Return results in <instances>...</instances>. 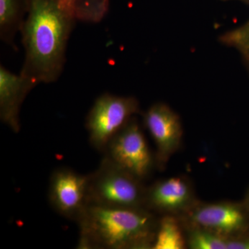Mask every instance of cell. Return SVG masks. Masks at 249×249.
<instances>
[{"mask_svg": "<svg viewBox=\"0 0 249 249\" xmlns=\"http://www.w3.org/2000/svg\"><path fill=\"white\" fill-rule=\"evenodd\" d=\"M242 202H243L244 205H245L246 209H247V213H248L249 215V187L247 191H246L245 197H244Z\"/></svg>", "mask_w": 249, "mask_h": 249, "instance_id": "14", "label": "cell"}, {"mask_svg": "<svg viewBox=\"0 0 249 249\" xmlns=\"http://www.w3.org/2000/svg\"><path fill=\"white\" fill-rule=\"evenodd\" d=\"M159 219L145 208L89 204L76 221L77 249H152Z\"/></svg>", "mask_w": 249, "mask_h": 249, "instance_id": "2", "label": "cell"}, {"mask_svg": "<svg viewBox=\"0 0 249 249\" xmlns=\"http://www.w3.org/2000/svg\"><path fill=\"white\" fill-rule=\"evenodd\" d=\"M188 248L186 231L178 216L165 214L159 219L152 249Z\"/></svg>", "mask_w": 249, "mask_h": 249, "instance_id": "12", "label": "cell"}, {"mask_svg": "<svg viewBox=\"0 0 249 249\" xmlns=\"http://www.w3.org/2000/svg\"><path fill=\"white\" fill-rule=\"evenodd\" d=\"M143 124L155 143L157 168L164 170L182 143L181 119L168 105L156 103L144 113Z\"/></svg>", "mask_w": 249, "mask_h": 249, "instance_id": "8", "label": "cell"}, {"mask_svg": "<svg viewBox=\"0 0 249 249\" xmlns=\"http://www.w3.org/2000/svg\"><path fill=\"white\" fill-rule=\"evenodd\" d=\"M222 1H228V0H222ZM238 1H244V2L249 3V0H238Z\"/></svg>", "mask_w": 249, "mask_h": 249, "instance_id": "15", "label": "cell"}, {"mask_svg": "<svg viewBox=\"0 0 249 249\" xmlns=\"http://www.w3.org/2000/svg\"><path fill=\"white\" fill-rule=\"evenodd\" d=\"M198 201L191 180L185 176H175L147 187L144 206L155 214L180 217Z\"/></svg>", "mask_w": 249, "mask_h": 249, "instance_id": "9", "label": "cell"}, {"mask_svg": "<svg viewBox=\"0 0 249 249\" xmlns=\"http://www.w3.org/2000/svg\"><path fill=\"white\" fill-rule=\"evenodd\" d=\"M37 84L0 66V119L13 132L20 130L19 113L24 100Z\"/></svg>", "mask_w": 249, "mask_h": 249, "instance_id": "10", "label": "cell"}, {"mask_svg": "<svg viewBox=\"0 0 249 249\" xmlns=\"http://www.w3.org/2000/svg\"><path fill=\"white\" fill-rule=\"evenodd\" d=\"M88 181V175L69 168L54 170L48 189V199L52 209L62 217L76 222L89 204Z\"/></svg>", "mask_w": 249, "mask_h": 249, "instance_id": "7", "label": "cell"}, {"mask_svg": "<svg viewBox=\"0 0 249 249\" xmlns=\"http://www.w3.org/2000/svg\"><path fill=\"white\" fill-rule=\"evenodd\" d=\"M28 0H0V37L14 46L15 37L22 29L27 16Z\"/></svg>", "mask_w": 249, "mask_h": 249, "instance_id": "11", "label": "cell"}, {"mask_svg": "<svg viewBox=\"0 0 249 249\" xmlns=\"http://www.w3.org/2000/svg\"><path fill=\"white\" fill-rule=\"evenodd\" d=\"M140 111L134 96L104 93L95 101L86 118L85 127L91 146L103 152L109 142Z\"/></svg>", "mask_w": 249, "mask_h": 249, "instance_id": "4", "label": "cell"}, {"mask_svg": "<svg viewBox=\"0 0 249 249\" xmlns=\"http://www.w3.org/2000/svg\"><path fill=\"white\" fill-rule=\"evenodd\" d=\"M219 42L235 49L249 71V19L239 27L219 36Z\"/></svg>", "mask_w": 249, "mask_h": 249, "instance_id": "13", "label": "cell"}, {"mask_svg": "<svg viewBox=\"0 0 249 249\" xmlns=\"http://www.w3.org/2000/svg\"><path fill=\"white\" fill-rule=\"evenodd\" d=\"M178 217L186 227L198 228L224 237H237L249 233V215L242 201H198Z\"/></svg>", "mask_w": 249, "mask_h": 249, "instance_id": "6", "label": "cell"}, {"mask_svg": "<svg viewBox=\"0 0 249 249\" xmlns=\"http://www.w3.org/2000/svg\"><path fill=\"white\" fill-rule=\"evenodd\" d=\"M104 157L141 181L157 168L145 135L135 117L114 136L105 149Z\"/></svg>", "mask_w": 249, "mask_h": 249, "instance_id": "5", "label": "cell"}, {"mask_svg": "<svg viewBox=\"0 0 249 249\" xmlns=\"http://www.w3.org/2000/svg\"><path fill=\"white\" fill-rule=\"evenodd\" d=\"M107 7L108 0H28L20 30L25 55L19 74L37 85L56 81L76 21L100 20Z\"/></svg>", "mask_w": 249, "mask_h": 249, "instance_id": "1", "label": "cell"}, {"mask_svg": "<svg viewBox=\"0 0 249 249\" xmlns=\"http://www.w3.org/2000/svg\"><path fill=\"white\" fill-rule=\"evenodd\" d=\"M88 177L89 204L113 208H145L147 187L106 157H103L97 169Z\"/></svg>", "mask_w": 249, "mask_h": 249, "instance_id": "3", "label": "cell"}]
</instances>
